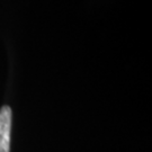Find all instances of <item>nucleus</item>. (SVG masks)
Wrapping results in <instances>:
<instances>
[{"label": "nucleus", "instance_id": "f257e3e1", "mask_svg": "<svg viewBox=\"0 0 152 152\" xmlns=\"http://www.w3.org/2000/svg\"><path fill=\"white\" fill-rule=\"evenodd\" d=\"M11 129V109L2 106L0 109V152H9Z\"/></svg>", "mask_w": 152, "mask_h": 152}]
</instances>
